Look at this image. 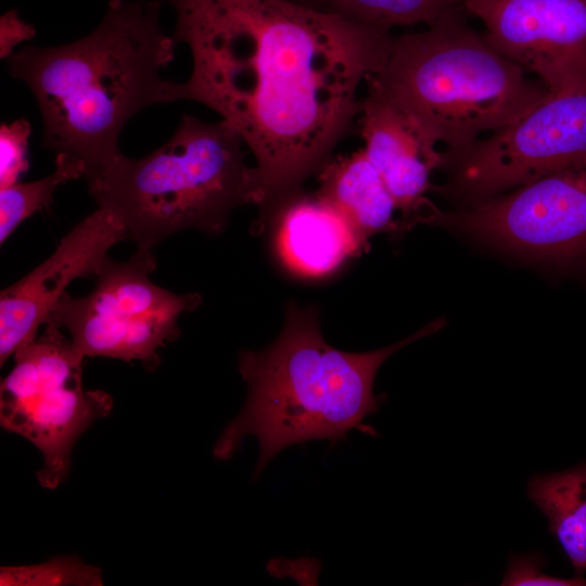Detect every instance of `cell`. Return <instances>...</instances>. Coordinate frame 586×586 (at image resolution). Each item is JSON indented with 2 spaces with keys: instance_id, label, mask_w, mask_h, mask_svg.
I'll return each mask as SVG.
<instances>
[{
  "instance_id": "cell-1",
  "label": "cell",
  "mask_w": 586,
  "mask_h": 586,
  "mask_svg": "<svg viewBox=\"0 0 586 586\" xmlns=\"http://www.w3.org/2000/svg\"><path fill=\"white\" fill-rule=\"evenodd\" d=\"M192 71L177 101L218 113L255 158L256 205L300 190L353 130L394 36L292 0H165Z\"/></svg>"
},
{
  "instance_id": "cell-2",
  "label": "cell",
  "mask_w": 586,
  "mask_h": 586,
  "mask_svg": "<svg viewBox=\"0 0 586 586\" xmlns=\"http://www.w3.org/2000/svg\"><path fill=\"white\" fill-rule=\"evenodd\" d=\"M158 1L110 0L99 25L67 44L26 46L9 60L33 92L44 148L79 161L88 181L123 153L118 140L141 110L177 101L178 82L160 72L176 42L161 27Z\"/></svg>"
},
{
  "instance_id": "cell-3",
  "label": "cell",
  "mask_w": 586,
  "mask_h": 586,
  "mask_svg": "<svg viewBox=\"0 0 586 586\" xmlns=\"http://www.w3.org/2000/svg\"><path fill=\"white\" fill-rule=\"evenodd\" d=\"M431 322L390 346L348 353L323 337L318 310L290 302L278 337L262 351H242L238 368L247 385L240 413L224 429L213 455L227 460L246 436H255L259 455L254 476L284 448L310 441L336 442L379 409L373 382L381 365L400 348L435 333Z\"/></svg>"
},
{
  "instance_id": "cell-4",
  "label": "cell",
  "mask_w": 586,
  "mask_h": 586,
  "mask_svg": "<svg viewBox=\"0 0 586 586\" xmlns=\"http://www.w3.org/2000/svg\"><path fill=\"white\" fill-rule=\"evenodd\" d=\"M467 15L462 9L425 30L394 36L385 64L366 81L448 150L514 124L550 94Z\"/></svg>"
},
{
  "instance_id": "cell-5",
  "label": "cell",
  "mask_w": 586,
  "mask_h": 586,
  "mask_svg": "<svg viewBox=\"0 0 586 586\" xmlns=\"http://www.w3.org/2000/svg\"><path fill=\"white\" fill-rule=\"evenodd\" d=\"M244 145L224 119L183 115L167 142L141 158L122 154L87 181L89 192L122 221L137 251L183 230L219 234L233 209L256 204Z\"/></svg>"
},
{
  "instance_id": "cell-6",
  "label": "cell",
  "mask_w": 586,
  "mask_h": 586,
  "mask_svg": "<svg viewBox=\"0 0 586 586\" xmlns=\"http://www.w3.org/2000/svg\"><path fill=\"white\" fill-rule=\"evenodd\" d=\"M13 358L1 381L0 423L41 451L43 467L37 477L42 487L53 489L69 472L76 441L111 413L113 399L105 391L84 387L85 357L52 323Z\"/></svg>"
},
{
  "instance_id": "cell-7",
  "label": "cell",
  "mask_w": 586,
  "mask_h": 586,
  "mask_svg": "<svg viewBox=\"0 0 586 586\" xmlns=\"http://www.w3.org/2000/svg\"><path fill=\"white\" fill-rule=\"evenodd\" d=\"M152 251H137L127 262L109 256L95 275L93 290L81 297L67 292L46 323L65 329L74 348L86 357L160 365L158 349L179 336L178 319L202 304L198 293L176 294L155 284Z\"/></svg>"
},
{
  "instance_id": "cell-8",
  "label": "cell",
  "mask_w": 586,
  "mask_h": 586,
  "mask_svg": "<svg viewBox=\"0 0 586 586\" xmlns=\"http://www.w3.org/2000/svg\"><path fill=\"white\" fill-rule=\"evenodd\" d=\"M586 161V90L551 93L514 124L442 152L444 196L472 205Z\"/></svg>"
},
{
  "instance_id": "cell-9",
  "label": "cell",
  "mask_w": 586,
  "mask_h": 586,
  "mask_svg": "<svg viewBox=\"0 0 586 586\" xmlns=\"http://www.w3.org/2000/svg\"><path fill=\"white\" fill-rule=\"evenodd\" d=\"M422 224L464 232L510 252L569 262L586 257V161L458 211L434 207Z\"/></svg>"
},
{
  "instance_id": "cell-10",
  "label": "cell",
  "mask_w": 586,
  "mask_h": 586,
  "mask_svg": "<svg viewBox=\"0 0 586 586\" xmlns=\"http://www.w3.org/2000/svg\"><path fill=\"white\" fill-rule=\"evenodd\" d=\"M485 38L551 93L586 90V0H464Z\"/></svg>"
},
{
  "instance_id": "cell-11",
  "label": "cell",
  "mask_w": 586,
  "mask_h": 586,
  "mask_svg": "<svg viewBox=\"0 0 586 586\" xmlns=\"http://www.w3.org/2000/svg\"><path fill=\"white\" fill-rule=\"evenodd\" d=\"M128 239L122 221L98 207L68 231L54 252L0 294V365L31 342L78 278L95 277L107 253Z\"/></svg>"
},
{
  "instance_id": "cell-12",
  "label": "cell",
  "mask_w": 586,
  "mask_h": 586,
  "mask_svg": "<svg viewBox=\"0 0 586 586\" xmlns=\"http://www.w3.org/2000/svg\"><path fill=\"white\" fill-rule=\"evenodd\" d=\"M362 148L392 194L405 230L434 207L425 193L440 169L437 142L405 111L368 88L357 118Z\"/></svg>"
},
{
  "instance_id": "cell-13",
  "label": "cell",
  "mask_w": 586,
  "mask_h": 586,
  "mask_svg": "<svg viewBox=\"0 0 586 586\" xmlns=\"http://www.w3.org/2000/svg\"><path fill=\"white\" fill-rule=\"evenodd\" d=\"M271 225L282 263L308 278L324 277L346 260L361 256L369 241L346 216L317 192L303 188L259 208L256 227Z\"/></svg>"
},
{
  "instance_id": "cell-14",
  "label": "cell",
  "mask_w": 586,
  "mask_h": 586,
  "mask_svg": "<svg viewBox=\"0 0 586 586\" xmlns=\"http://www.w3.org/2000/svg\"><path fill=\"white\" fill-rule=\"evenodd\" d=\"M316 191L337 207L369 241L378 233L405 232L395 219V201L364 149L349 155H333L316 175Z\"/></svg>"
},
{
  "instance_id": "cell-15",
  "label": "cell",
  "mask_w": 586,
  "mask_h": 586,
  "mask_svg": "<svg viewBox=\"0 0 586 586\" xmlns=\"http://www.w3.org/2000/svg\"><path fill=\"white\" fill-rule=\"evenodd\" d=\"M527 497L549 521L575 575L586 570V462L560 472L533 474Z\"/></svg>"
},
{
  "instance_id": "cell-16",
  "label": "cell",
  "mask_w": 586,
  "mask_h": 586,
  "mask_svg": "<svg viewBox=\"0 0 586 586\" xmlns=\"http://www.w3.org/2000/svg\"><path fill=\"white\" fill-rule=\"evenodd\" d=\"M84 165L66 154L55 156V169L30 182H16L0 188V243L36 212L48 207L59 186L84 177Z\"/></svg>"
},
{
  "instance_id": "cell-17",
  "label": "cell",
  "mask_w": 586,
  "mask_h": 586,
  "mask_svg": "<svg viewBox=\"0 0 586 586\" xmlns=\"http://www.w3.org/2000/svg\"><path fill=\"white\" fill-rule=\"evenodd\" d=\"M464 0H342L339 12L370 26L390 30L396 26H430L462 10Z\"/></svg>"
},
{
  "instance_id": "cell-18",
  "label": "cell",
  "mask_w": 586,
  "mask_h": 586,
  "mask_svg": "<svg viewBox=\"0 0 586 586\" xmlns=\"http://www.w3.org/2000/svg\"><path fill=\"white\" fill-rule=\"evenodd\" d=\"M1 586H101L102 572L76 556H60L30 565L1 566Z\"/></svg>"
},
{
  "instance_id": "cell-19",
  "label": "cell",
  "mask_w": 586,
  "mask_h": 586,
  "mask_svg": "<svg viewBox=\"0 0 586 586\" xmlns=\"http://www.w3.org/2000/svg\"><path fill=\"white\" fill-rule=\"evenodd\" d=\"M31 125L25 118L0 126V188L17 182L28 169L26 157Z\"/></svg>"
},
{
  "instance_id": "cell-20",
  "label": "cell",
  "mask_w": 586,
  "mask_h": 586,
  "mask_svg": "<svg viewBox=\"0 0 586 586\" xmlns=\"http://www.w3.org/2000/svg\"><path fill=\"white\" fill-rule=\"evenodd\" d=\"M544 560L536 553L513 555L502 578V586H583L586 578L574 576L561 578L548 575L542 571Z\"/></svg>"
},
{
  "instance_id": "cell-21",
  "label": "cell",
  "mask_w": 586,
  "mask_h": 586,
  "mask_svg": "<svg viewBox=\"0 0 586 586\" xmlns=\"http://www.w3.org/2000/svg\"><path fill=\"white\" fill-rule=\"evenodd\" d=\"M35 33V28L21 20L15 11L4 13L0 21L1 59H9L13 54L15 46L30 40Z\"/></svg>"
},
{
  "instance_id": "cell-22",
  "label": "cell",
  "mask_w": 586,
  "mask_h": 586,
  "mask_svg": "<svg viewBox=\"0 0 586 586\" xmlns=\"http://www.w3.org/2000/svg\"><path fill=\"white\" fill-rule=\"evenodd\" d=\"M301 2L315 7L320 10L337 13L342 0H302Z\"/></svg>"
}]
</instances>
